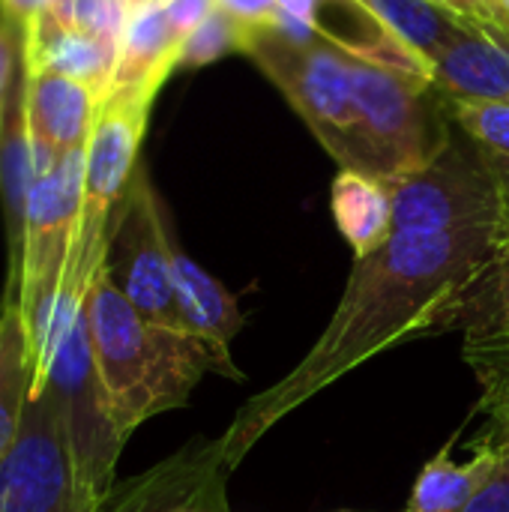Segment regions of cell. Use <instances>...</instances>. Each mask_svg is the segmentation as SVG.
<instances>
[{
	"label": "cell",
	"mask_w": 509,
	"mask_h": 512,
	"mask_svg": "<svg viewBox=\"0 0 509 512\" xmlns=\"http://www.w3.org/2000/svg\"><path fill=\"white\" fill-rule=\"evenodd\" d=\"M3 126H6V102H0V138H3Z\"/></svg>",
	"instance_id": "32"
},
{
	"label": "cell",
	"mask_w": 509,
	"mask_h": 512,
	"mask_svg": "<svg viewBox=\"0 0 509 512\" xmlns=\"http://www.w3.org/2000/svg\"><path fill=\"white\" fill-rule=\"evenodd\" d=\"M330 207L354 258L378 252L393 237V192L390 183L372 174L342 168L333 180Z\"/></svg>",
	"instance_id": "16"
},
{
	"label": "cell",
	"mask_w": 509,
	"mask_h": 512,
	"mask_svg": "<svg viewBox=\"0 0 509 512\" xmlns=\"http://www.w3.org/2000/svg\"><path fill=\"white\" fill-rule=\"evenodd\" d=\"M33 393V363L15 300L3 297L0 327V462L15 447Z\"/></svg>",
	"instance_id": "20"
},
{
	"label": "cell",
	"mask_w": 509,
	"mask_h": 512,
	"mask_svg": "<svg viewBox=\"0 0 509 512\" xmlns=\"http://www.w3.org/2000/svg\"><path fill=\"white\" fill-rule=\"evenodd\" d=\"M438 3H444V6H450V9H456L459 15H465V18H471V21H483V18H489V6H486V0H438Z\"/></svg>",
	"instance_id": "31"
},
{
	"label": "cell",
	"mask_w": 509,
	"mask_h": 512,
	"mask_svg": "<svg viewBox=\"0 0 509 512\" xmlns=\"http://www.w3.org/2000/svg\"><path fill=\"white\" fill-rule=\"evenodd\" d=\"M465 330V354L509 345V234L504 231L501 258L483 273L453 312L450 330Z\"/></svg>",
	"instance_id": "19"
},
{
	"label": "cell",
	"mask_w": 509,
	"mask_h": 512,
	"mask_svg": "<svg viewBox=\"0 0 509 512\" xmlns=\"http://www.w3.org/2000/svg\"><path fill=\"white\" fill-rule=\"evenodd\" d=\"M171 270H174V294L186 333H192L213 351L216 375L243 381V372L231 357V342L246 324L237 297L219 279H213L201 264H195L177 243L171 249Z\"/></svg>",
	"instance_id": "14"
},
{
	"label": "cell",
	"mask_w": 509,
	"mask_h": 512,
	"mask_svg": "<svg viewBox=\"0 0 509 512\" xmlns=\"http://www.w3.org/2000/svg\"><path fill=\"white\" fill-rule=\"evenodd\" d=\"M504 225L399 231L378 252L354 258L345 294L306 351L273 387L243 402L222 438L231 474L252 447L297 408L396 345L450 330L453 312L501 258Z\"/></svg>",
	"instance_id": "1"
},
{
	"label": "cell",
	"mask_w": 509,
	"mask_h": 512,
	"mask_svg": "<svg viewBox=\"0 0 509 512\" xmlns=\"http://www.w3.org/2000/svg\"><path fill=\"white\" fill-rule=\"evenodd\" d=\"M234 48H240V24L222 6H213L210 15L183 39L180 66H204Z\"/></svg>",
	"instance_id": "23"
},
{
	"label": "cell",
	"mask_w": 509,
	"mask_h": 512,
	"mask_svg": "<svg viewBox=\"0 0 509 512\" xmlns=\"http://www.w3.org/2000/svg\"><path fill=\"white\" fill-rule=\"evenodd\" d=\"M219 471L222 438H192L147 471L114 483L96 512H171Z\"/></svg>",
	"instance_id": "11"
},
{
	"label": "cell",
	"mask_w": 509,
	"mask_h": 512,
	"mask_svg": "<svg viewBox=\"0 0 509 512\" xmlns=\"http://www.w3.org/2000/svg\"><path fill=\"white\" fill-rule=\"evenodd\" d=\"M84 312L93 360L126 438L147 420L183 408L201 378L216 372V357L201 339L141 315L105 267L90 285Z\"/></svg>",
	"instance_id": "2"
},
{
	"label": "cell",
	"mask_w": 509,
	"mask_h": 512,
	"mask_svg": "<svg viewBox=\"0 0 509 512\" xmlns=\"http://www.w3.org/2000/svg\"><path fill=\"white\" fill-rule=\"evenodd\" d=\"M348 63L354 102L378 153L384 183H393L435 159L456 129L450 96L429 78H411L351 54Z\"/></svg>",
	"instance_id": "5"
},
{
	"label": "cell",
	"mask_w": 509,
	"mask_h": 512,
	"mask_svg": "<svg viewBox=\"0 0 509 512\" xmlns=\"http://www.w3.org/2000/svg\"><path fill=\"white\" fill-rule=\"evenodd\" d=\"M453 120L486 150L509 156V105L504 102H477V99H450Z\"/></svg>",
	"instance_id": "22"
},
{
	"label": "cell",
	"mask_w": 509,
	"mask_h": 512,
	"mask_svg": "<svg viewBox=\"0 0 509 512\" xmlns=\"http://www.w3.org/2000/svg\"><path fill=\"white\" fill-rule=\"evenodd\" d=\"M21 60H24V27L0 15V102H6L15 66Z\"/></svg>",
	"instance_id": "24"
},
{
	"label": "cell",
	"mask_w": 509,
	"mask_h": 512,
	"mask_svg": "<svg viewBox=\"0 0 509 512\" xmlns=\"http://www.w3.org/2000/svg\"><path fill=\"white\" fill-rule=\"evenodd\" d=\"M51 0H0V12L6 18H12L15 24L27 27L33 15H39Z\"/></svg>",
	"instance_id": "30"
},
{
	"label": "cell",
	"mask_w": 509,
	"mask_h": 512,
	"mask_svg": "<svg viewBox=\"0 0 509 512\" xmlns=\"http://www.w3.org/2000/svg\"><path fill=\"white\" fill-rule=\"evenodd\" d=\"M0 327H3V303H0Z\"/></svg>",
	"instance_id": "35"
},
{
	"label": "cell",
	"mask_w": 509,
	"mask_h": 512,
	"mask_svg": "<svg viewBox=\"0 0 509 512\" xmlns=\"http://www.w3.org/2000/svg\"><path fill=\"white\" fill-rule=\"evenodd\" d=\"M240 51H246L282 87L342 168L384 180L378 153L354 102L351 63L345 51L321 36L315 42H291L270 21L240 27Z\"/></svg>",
	"instance_id": "3"
},
{
	"label": "cell",
	"mask_w": 509,
	"mask_h": 512,
	"mask_svg": "<svg viewBox=\"0 0 509 512\" xmlns=\"http://www.w3.org/2000/svg\"><path fill=\"white\" fill-rule=\"evenodd\" d=\"M120 45L60 18L54 9H42L24 27V72L48 69L87 84L99 102L108 96Z\"/></svg>",
	"instance_id": "12"
},
{
	"label": "cell",
	"mask_w": 509,
	"mask_h": 512,
	"mask_svg": "<svg viewBox=\"0 0 509 512\" xmlns=\"http://www.w3.org/2000/svg\"><path fill=\"white\" fill-rule=\"evenodd\" d=\"M36 387H45L54 399L75 477L90 501H102L114 480L120 453L126 447V435L120 432L108 393L102 387L93 348H90V327H87V312L75 318L63 342L57 345L45 375Z\"/></svg>",
	"instance_id": "6"
},
{
	"label": "cell",
	"mask_w": 509,
	"mask_h": 512,
	"mask_svg": "<svg viewBox=\"0 0 509 512\" xmlns=\"http://www.w3.org/2000/svg\"><path fill=\"white\" fill-rule=\"evenodd\" d=\"M216 6H222L240 27L267 24L279 9L276 0H216Z\"/></svg>",
	"instance_id": "27"
},
{
	"label": "cell",
	"mask_w": 509,
	"mask_h": 512,
	"mask_svg": "<svg viewBox=\"0 0 509 512\" xmlns=\"http://www.w3.org/2000/svg\"><path fill=\"white\" fill-rule=\"evenodd\" d=\"M456 441L459 435H453L444 444V450L423 465L405 512H465L486 489V483L498 468L501 444L480 438L474 444V456L468 462H456L453 459Z\"/></svg>",
	"instance_id": "15"
},
{
	"label": "cell",
	"mask_w": 509,
	"mask_h": 512,
	"mask_svg": "<svg viewBox=\"0 0 509 512\" xmlns=\"http://www.w3.org/2000/svg\"><path fill=\"white\" fill-rule=\"evenodd\" d=\"M486 150V147H483ZM486 162L495 174V183H498V198H501V225L509 234V156L504 153H492L486 150Z\"/></svg>",
	"instance_id": "28"
},
{
	"label": "cell",
	"mask_w": 509,
	"mask_h": 512,
	"mask_svg": "<svg viewBox=\"0 0 509 512\" xmlns=\"http://www.w3.org/2000/svg\"><path fill=\"white\" fill-rule=\"evenodd\" d=\"M486 6H489V18L474 21V24H477L495 45H501L509 54V15L495 3V0H486Z\"/></svg>",
	"instance_id": "29"
},
{
	"label": "cell",
	"mask_w": 509,
	"mask_h": 512,
	"mask_svg": "<svg viewBox=\"0 0 509 512\" xmlns=\"http://www.w3.org/2000/svg\"><path fill=\"white\" fill-rule=\"evenodd\" d=\"M180 51L183 36L168 21L165 0L129 6L108 96L153 102L156 90L165 84L171 69L180 66Z\"/></svg>",
	"instance_id": "13"
},
{
	"label": "cell",
	"mask_w": 509,
	"mask_h": 512,
	"mask_svg": "<svg viewBox=\"0 0 509 512\" xmlns=\"http://www.w3.org/2000/svg\"><path fill=\"white\" fill-rule=\"evenodd\" d=\"M171 249L174 237L165 225L162 204L147 174L138 168L111 225L105 270L141 315L156 324L186 330L174 294Z\"/></svg>",
	"instance_id": "8"
},
{
	"label": "cell",
	"mask_w": 509,
	"mask_h": 512,
	"mask_svg": "<svg viewBox=\"0 0 509 512\" xmlns=\"http://www.w3.org/2000/svg\"><path fill=\"white\" fill-rule=\"evenodd\" d=\"M432 75L450 99L509 105V54L480 27L450 45L432 66Z\"/></svg>",
	"instance_id": "17"
},
{
	"label": "cell",
	"mask_w": 509,
	"mask_h": 512,
	"mask_svg": "<svg viewBox=\"0 0 509 512\" xmlns=\"http://www.w3.org/2000/svg\"><path fill=\"white\" fill-rule=\"evenodd\" d=\"M498 444H501L498 468L486 483V489L465 512H509V441H498Z\"/></svg>",
	"instance_id": "25"
},
{
	"label": "cell",
	"mask_w": 509,
	"mask_h": 512,
	"mask_svg": "<svg viewBox=\"0 0 509 512\" xmlns=\"http://www.w3.org/2000/svg\"><path fill=\"white\" fill-rule=\"evenodd\" d=\"M84 150H72L48 171L36 174L27 195L18 270L6 282V300H15L27 333L33 384L45 372L57 297L72 258L84 189Z\"/></svg>",
	"instance_id": "4"
},
{
	"label": "cell",
	"mask_w": 509,
	"mask_h": 512,
	"mask_svg": "<svg viewBox=\"0 0 509 512\" xmlns=\"http://www.w3.org/2000/svg\"><path fill=\"white\" fill-rule=\"evenodd\" d=\"M495 3H498V6H501V9L509 15V0H495Z\"/></svg>",
	"instance_id": "33"
},
{
	"label": "cell",
	"mask_w": 509,
	"mask_h": 512,
	"mask_svg": "<svg viewBox=\"0 0 509 512\" xmlns=\"http://www.w3.org/2000/svg\"><path fill=\"white\" fill-rule=\"evenodd\" d=\"M216 6V0H165V12L168 21L174 24V30L186 39Z\"/></svg>",
	"instance_id": "26"
},
{
	"label": "cell",
	"mask_w": 509,
	"mask_h": 512,
	"mask_svg": "<svg viewBox=\"0 0 509 512\" xmlns=\"http://www.w3.org/2000/svg\"><path fill=\"white\" fill-rule=\"evenodd\" d=\"M75 477L72 453L45 387L30 393L15 447L0 462V512H96Z\"/></svg>",
	"instance_id": "9"
},
{
	"label": "cell",
	"mask_w": 509,
	"mask_h": 512,
	"mask_svg": "<svg viewBox=\"0 0 509 512\" xmlns=\"http://www.w3.org/2000/svg\"><path fill=\"white\" fill-rule=\"evenodd\" d=\"M390 192L393 234L501 225V198L486 150L459 123L438 156L393 180Z\"/></svg>",
	"instance_id": "7"
},
{
	"label": "cell",
	"mask_w": 509,
	"mask_h": 512,
	"mask_svg": "<svg viewBox=\"0 0 509 512\" xmlns=\"http://www.w3.org/2000/svg\"><path fill=\"white\" fill-rule=\"evenodd\" d=\"M21 114L33 147L36 174L48 171L72 150H84L99 114V96L60 72H24Z\"/></svg>",
	"instance_id": "10"
},
{
	"label": "cell",
	"mask_w": 509,
	"mask_h": 512,
	"mask_svg": "<svg viewBox=\"0 0 509 512\" xmlns=\"http://www.w3.org/2000/svg\"><path fill=\"white\" fill-rule=\"evenodd\" d=\"M369 6L411 51H417L429 66L456 45L462 36L474 33V21L438 0H360Z\"/></svg>",
	"instance_id": "18"
},
{
	"label": "cell",
	"mask_w": 509,
	"mask_h": 512,
	"mask_svg": "<svg viewBox=\"0 0 509 512\" xmlns=\"http://www.w3.org/2000/svg\"><path fill=\"white\" fill-rule=\"evenodd\" d=\"M465 360L480 381L477 411L489 420V429L480 438L509 441V345L468 351Z\"/></svg>",
	"instance_id": "21"
},
{
	"label": "cell",
	"mask_w": 509,
	"mask_h": 512,
	"mask_svg": "<svg viewBox=\"0 0 509 512\" xmlns=\"http://www.w3.org/2000/svg\"><path fill=\"white\" fill-rule=\"evenodd\" d=\"M138 3H150V0H129V6H138Z\"/></svg>",
	"instance_id": "34"
}]
</instances>
